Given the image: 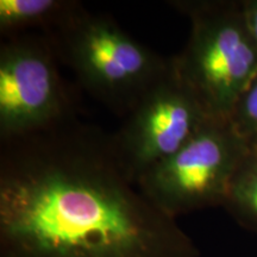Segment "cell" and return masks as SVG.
Wrapping results in <instances>:
<instances>
[{"mask_svg": "<svg viewBox=\"0 0 257 257\" xmlns=\"http://www.w3.org/2000/svg\"><path fill=\"white\" fill-rule=\"evenodd\" d=\"M113 135L74 117L0 141V257H199Z\"/></svg>", "mask_w": 257, "mask_h": 257, "instance_id": "6da1fadb", "label": "cell"}, {"mask_svg": "<svg viewBox=\"0 0 257 257\" xmlns=\"http://www.w3.org/2000/svg\"><path fill=\"white\" fill-rule=\"evenodd\" d=\"M44 35L82 88L124 118L170 63L110 16L88 11L81 3Z\"/></svg>", "mask_w": 257, "mask_h": 257, "instance_id": "7a4b0ae2", "label": "cell"}, {"mask_svg": "<svg viewBox=\"0 0 257 257\" xmlns=\"http://www.w3.org/2000/svg\"><path fill=\"white\" fill-rule=\"evenodd\" d=\"M168 4L191 25L185 48L170 57L175 72L211 118L229 120L257 75V43L242 2L172 0Z\"/></svg>", "mask_w": 257, "mask_h": 257, "instance_id": "3957f363", "label": "cell"}, {"mask_svg": "<svg viewBox=\"0 0 257 257\" xmlns=\"http://www.w3.org/2000/svg\"><path fill=\"white\" fill-rule=\"evenodd\" d=\"M249 143L230 120L210 119L181 149L137 179L143 194L172 218L223 206Z\"/></svg>", "mask_w": 257, "mask_h": 257, "instance_id": "277c9868", "label": "cell"}, {"mask_svg": "<svg viewBox=\"0 0 257 257\" xmlns=\"http://www.w3.org/2000/svg\"><path fill=\"white\" fill-rule=\"evenodd\" d=\"M44 34L5 37L0 44V141L46 130L76 117L73 92L61 76Z\"/></svg>", "mask_w": 257, "mask_h": 257, "instance_id": "5b68a950", "label": "cell"}, {"mask_svg": "<svg viewBox=\"0 0 257 257\" xmlns=\"http://www.w3.org/2000/svg\"><path fill=\"white\" fill-rule=\"evenodd\" d=\"M210 119L200 101L169 67L125 117L113 140L135 179L181 149Z\"/></svg>", "mask_w": 257, "mask_h": 257, "instance_id": "8992f818", "label": "cell"}, {"mask_svg": "<svg viewBox=\"0 0 257 257\" xmlns=\"http://www.w3.org/2000/svg\"><path fill=\"white\" fill-rule=\"evenodd\" d=\"M79 3L74 0H0V32L4 37L31 30L47 34Z\"/></svg>", "mask_w": 257, "mask_h": 257, "instance_id": "52a82bcc", "label": "cell"}, {"mask_svg": "<svg viewBox=\"0 0 257 257\" xmlns=\"http://www.w3.org/2000/svg\"><path fill=\"white\" fill-rule=\"evenodd\" d=\"M223 207L240 226L257 233V153L253 150L237 167Z\"/></svg>", "mask_w": 257, "mask_h": 257, "instance_id": "ba28073f", "label": "cell"}, {"mask_svg": "<svg viewBox=\"0 0 257 257\" xmlns=\"http://www.w3.org/2000/svg\"><path fill=\"white\" fill-rule=\"evenodd\" d=\"M229 120L249 144L257 141V75L234 105Z\"/></svg>", "mask_w": 257, "mask_h": 257, "instance_id": "9c48e42d", "label": "cell"}, {"mask_svg": "<svg viewBox=\"0 0 257 257\" xmlns=\"http://www.w3.org/2000/svg\"><path fill=\"white\" fill-rule=\"evenodd\" d=\"M242 9L250 34L257 43V0H244Z\"/></svg>", "mask_w": 257, "mask_h": 257, "instance_id": "30bf717a", "label": "cell"}, {"mask_svg": "<svg viewBox=\"0 0 257 257\" xmlns=\"http://www.w3.org/2000/svg\"><path fill=\"white\" fill-rule=\"evenodd\" d=\"M249 147H250V149L257 153V141H255V142H252V143H250Z\"/></svg>", "mask_w": 257, "mask_h": 257, "instance_id": "8fae6325", "label": "cell"}]
</instances>
